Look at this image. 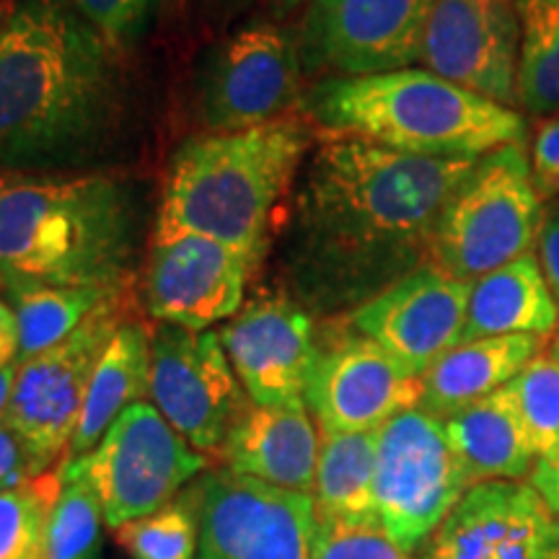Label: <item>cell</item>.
Here are the masks:
<instances>
[{
  "label": "cell",
  "mask_w": 559,
  "mask_h": 559,
  "mask_svg": "<svg viewBox=\"0 0 559 559\" xmlns=\"http://www.w3.org/2000/svg\"><path fill=\"white\" fill-rule=\"evenodd\" d=\"M192 495L200 521L198 559H311L317 531L311 495L228 469L202 474Z\"/></svg>",
  "instance_id": "obj_14"
},
{
  "label": "cell",
  "mask_w": 559,
  "mask_h": 559,
  "mask_svg": "<svg viewBox=\"0 0 559 559\" xmlns=\"http://www.w3.org/2000/svg\"><path fill=\"white\" fill-rule=\"evenodd\" d=\"M260 270L247 251L198 234L151 241L143 272V304L156 324L205 332L230 321L247 304V285Z\"/></svg>",
  "instance_id": "obj_15"
},
{
  "label": "cell",
  "mask_w": 559,
  "mask_h": 559,
  "mask_svg": "<svg viewBox=\"0 0 559 559\" xmlns=\"http://www.w3.org/2000/svg\"><path fill=\"white\" fill-rule=\"evenodd\" d=\"M469 487L443 419L415 407L381 425L373 513L404 551L415 555Z\"/></svg>",
  "instance_id": "obj_7"
},
{
  "label": "cell",
  "mask_w": 559,
  "mask_h": 559,
  "mask_svg": "<svg viewBox=\"0 0 559 559\" xmlns=\"http://www.w3.org/2000/svg\"><path fill=\"white\" fill-rule=\"evenodd\" d=\"M536 456L559 449V353L544 347L510 381Z\"/></svg>",
  "instance_id": "obj_31"
},
{
  "label": "cell",
  "mask_w": 559,
  "mask_h": 559,
  "mask_svg": "<svg viewBox=\"0 0 559 559\" xmlns=\"http://www.w3.org/2000/svg\"><path fill=\"white\" fill-rule=\"evenodd\" d=\"M528 169L539 200H559V111L536 117L528 140Z\"/></svg>",
  "instance_id": "obj_34"
},
{
  "label": "cell",
  "mask_w": 559,
  "mask_h": 559,
  "mask_svg": "<svg viewBox=\"0 0 559 559\" xmlns=\"http://www.w3.org/2000/svg\"><path fill=\"white\" fill-rule=\"evenodd\" d=\"M145 396H151V332L128 319L111 337L91 376L66 461L88 456L122 412L145 402Z\"/></svg>",
  "instance_id": "obj_24"
},
{
  "label": "cell",
  "mask_w": 559,
  "mask_h": 559,
  "mask_svg": "<svg viewBox=\"0 0 559 559\" xmlns=\"http://www.w3.org/2000/svg\"><path fill=\"white\" fill-rule=\"evenodd\" d=\"M544 202L528 169V140L481 156L440 210L432 262L474 283L536 249Z\"/></svg>",
  "instance_id": "obj_6"
},
{
  "label": "cell",
  "mask_w": 559,
  "mask_h": 559,
  "mask_svg": "<svg viewBox=\"0 0 559 559\" xmlns=\"http://www.w3.org/2000/svg\"><path fill=\"white\" fill-rule=\"evenodd\" d=\"M436 0H309L300 58L309 75L355 79L415 68Z\"/></svg>",
  "instance_id": "obj_12"
},
{
  "label": "cell",
  "mask_w": 559,
  "mask_h": 559,
  "mask_svg": "<svg viewBox=\"0 0 559 559\" xmlns=\"http://www.w3.org/2000/svg\"><path fill=\"white\" fill-rule=\"evenodd\" d=\"M298 34L277 21H249L221 39L198 73V115L207 132L280 120L304 96Z\"/></svg>",
  "instance_id": "obj_10"
},
{
  "label": "cell",
  "mask_w": 559,
  "mask_h": 559,
  "mask_svg": "<svg viewBox=\"0 0 559 559\" xmlns=\"http://www.w3.org/2000/svg\"><path fill=\"white\" fill-rule=\"evenodd\" d=\"M479 158H423L324 135L290 192L283 288L313 317L353 313L432 262L440 210Z\"/></svg>",
  "instance_id": "obj_1"
},
{
  "label": "cell",
  "mask_w": 559,
  "mask_h": 559,
  "mask_svg": "<svg viewBox=\"0 0 559 559\" xmlns=\"http://www.w3.org/2000/svg\"><path fill=\"white\" fill-rule=\"evenodd\" d=\"M521 21L519 107L528 117L559 111V0H515Z\"/></svg>",
  "instance_id": "obj_26"
},
{
  "label": "cell",
  "mask_w": 559,
  "mask_h": 559,
  "mask_svg": "<svg viewBox=\"0 0 559 559\" xmlns=\"http://www.w3.org/2000/svg\"><path fill=\"white\" fill-rule=\"evenodd\" d=\"M549 345H551V349H557V353H559V319H557V330H555V334H551Z\"/></svg>",
  "instance_id": "obj_42"
},
{
  "label": "cell",
  "mask_w": 559,
  "mask_h": 559,
  "mask_svg": "<svg viewBox=\"0 0 559 559\" xmlns=\"http://www.w3.org/2000/svg\"><path fill=\"white\" fill-rule=\"evenodd\" d=\"M169 0H70L75 11L115 47L128 52L145 39Z\"/></svg>",
  "instance_id": "obj_33"
},
{
  "label": "cell",
  "mask_w": 559,
  "mask_h": 559,
  "mask_svg": "<svg viewBox=\"0 0 559 559\" xmlns=\"http://www.w3.org/2000/svg\"><path fill=\"white\" fill-rule=\"evenodd\" d=\"M317 321L283 285L260 288L218 332L249 402H304L317 360Z\"/></svg>",
  "instance_id": "obj_17"
},
{
  "label": "cell",
  "mask_w": 559,
  "mask_h": 559,
  "mask_svg": "<svg viewBox=\"0 0 559 559\" xmlns=\"http://www.w3.org/2000/svg\"><path fill=\"white\" fill-rule=\"evenodd\" d=\"M549 342L534 334H508L459 342L423 373L419 409L449 419L469 404L508 386Z\"/></svg>",
  "instance_id": "obj_21"
},
{
  "label": "cell",
  "mask_w": 559,
  "mask_h": 559,
  "mask_svg": "<svg viewBox=\"0 0 559 559\" xmlns=\"http://www.w3.org/2000/svg\"><path fill=\"white\" fill-rule=\"evenodd\" d=\"M60 495V466L0 489V559H47V526Z\"/></svg>",
  "instance_id": "obj_29"
},
{
  "label": "cell",
  "mask_w": 559,
  "mask_h": 559,
  "mask_svg": "<svg viewBox=\"0 0 559 559\" xmlns=\"http://www.w3.org/2000/svg\"><path fill=\"white\" fill-rule=\"evenodd\" d=\"M104 510L79 461L60 464V495L47 526V559H94Z\"/></svg>",
  "instance_id": "obj_28"
},
{
  "label": "cell",
  "mask_w": 559,
  "mask_h": 559,
  "mask_svg": "<svg viewBox=\"0 0 559 559\" xmlns=\"http://www.w3.org/2000/svg\"><path fill=\"white\" fill-rule=\"evenodd\" d=\"M443 425L472 487L528 479L539 459L510 383L443 419Z\"/></svg>",
  "instance_id": "obj_22"
},
{
  "label": "cell",
  "mask_w": 559,
  "mask_h": 559,
  "mask_svg": "<svg viewBox=\"0 0 559 559\" xmlns=\"http://www.w3.org/2000/svg\"><path fill=\"white\" fill-rule=\"evenodd\" d=\"M151 400L194 451L221 453L249 407L218 332L156 324L151 332Z\"/></svg>",
  "instance_id": "obj_13"
},
{
  "label": "cell",
  "mask_w": 559,
  "mask_h": 559,
  "mask_svg": "<svg viewBox=\"0 0 559 559\" xmlns=\"http://www.w3.org/2000/svg\"><path fill=\"white\" fill-rule=\"evenodd\" d=\"M124 290V288H120ZM120 290L104 288H39L9 298L19 321V362L68 340L104 300Z\"/></svg>",
  "instance_id": "obj_27"
},
{
  "label": "cell",
  "mask_w": 559,
  "mask_h": 559,
  "mask_svg": "<svg viewBox=\"0 0 559 559\" xmlns=\"http://www.w3.org/2000/svg\"><path fill=\"white\" fill-rule=\"evenodd\" d=\"M376 449H379V430H319L317 485L311 495L317 515L373 513Z\"/></svg>",
  "instance_id": "obj_25"
},
{
  "label": "cell",
  "mask_w": 559,
  "mask_h": 559,
  "mask_svg": "<svg viewBox=\"0 0 559 559\" xmlns=\"http://www.w3.org/2000/svg\"><path fill=\"white\" fill-rule=\"evenodd\" d=\"M557 300L534 249L474 280L461 342L508 334H534L549 340L557 330Z\"/></svg>",
  "instance_id": "obj_23"
},
{
  "label": "cell",
  "mask_w": 559,
  "mask_h": 559,
  "mask_svg": "<svg viewBox=\"0 0 559 559\" xmlns=\"http://www.w3.org/2000/svg\"><path fill=\"white\" fill-rule=\"evenodd\" d=\"M298 111L321 135L360 138L423 158H481L528 138L521 109L425 68L321 79L304 91Z\"/></svg>",
  "instance_id": "obj_5"
},
{
  "label": "cell",
  "mask_w": 559,
  "mask_h": 559,
  "mask_svg": "<svg viewBox=\"0 0 559 559\" xmlns=\"http://www.w3.org/2000/svg\"><path fill=\"white\" fill-rule=\"evenodd\" d=\"M16 368L19 366L0 368V419H5V412H9V402H11V394H13V381H16Z\"/></svg>",
  "instance_id": "obj_39"
},
{
  "label": "cell",
  "mask_w": 559,
  "mask_h": 559,
  "mask_svg": "<svg viewBox=\"0 0 559 559\" xmlns=\"http://www.w3.org/2000/svg\"><path fill=\"white\" fill-rule=\"evenodd\" d=\"M115 47L70 0H11L0 19V171H83L120 135Z\"/></svg>",
  "instance_id": "obj_2"
},
{
  "label": "cell",
  "mask_w": 559,
  "mask_h": 559,
  "mask_svg": "<svg viewBox=\"0 0 559 559\" xmlns=\"http://www.w3.org/2000/svg\"><path fill=\"white\" fill-rule=\"evenodd\" d=\"M19 349L21 337L16 311H13V306H9L0 298V368L19 366Z\"/></svg>",
  "instance_id": "obj_38"
},
{
  "label": "cell",
  "mask_w": 559,
  "mask_h": 559,
  "mask_svg": "<svg viewBox=\"0 0 559 559\" xmlns=\"http://www.w3.org/2000/svg\"><path fill=\"white\" fill-rule=\"evenodd\" d=\"M132 559H198L200 521L192 489L169 506L115 531Z\"/></svg>",
  "instance_id": "obj_30"
},
{
  "label": "cell",
  "mask_w": 559,
  "mask_h": 559,
  "mask_svg": "<svg viewBox=\"0 0 559 559\" xmlns=\"http://www.w3.org/2000/svg\"><path fill=\"white\" fill-rule=\"evenodd\" d=\"M73 461L99 495L104 523L111 531L169 506L210 466L205 453L194 451L153 402L124 409L99 445Z\"/></svg>",
  "instance_id": "obj_8"
},
{
  "label": "cell",
  "mask_w": 559,
  "mask_h": 559,
  "mask_svg": "<svg viewBox=\"0 0 559 559\" xmlns=\"http://www.w3.org/2000/svg\"><path fill=\"white\" fill-rule=\"evenodd\" d=\"M270 3V11H272V19L280 21V19H288L296 13L300 5H306L309 0H267Z\"/></svg>",
  "instance_id": "obj_40"
},
{
  "label": "cell",
  "mask_w": 559,
  "mask_h": 559,
  "mask_svg": "<svg viewBox=\"0 0 559 559\" xmlns=\"http://www.w3.org/2000/svg\"><path fill=\"white\" fill-rule=\"evenodd\" d=\"M317 130L280 117L236 132H205L174 151L151 241L198 234L264 262L280 205L290 198Z\"/></svg>",
  "instance_id": "obj_4"
},
{
  "label": "cell",
  "mask_w": 559,
  "mask_h": 559,
  "mask_svg": "<svg viewBox=\"0 0 559 559\" xmlns=\"http://www.w3.org/2000/svg\"><path fill=\"white\" fill-rule=\"evenodd\" d=\"M39 474H45V469L26 449L24 440L5 419H0V489L24 485Z\"/></svg>",
  "instance_id": "obj_35"
},
{
  "label": "cell",
  "mask_w": 559,
  "mask_h": 559,
  "mask_svg": "<svg viewBox=\"0 0 559 559\" xmlns=\"http://www.w3.org/2000/svg\"><path fill=\"white\" fill-rule=\"evenodd\" d=\"M124 321L128 298L120 290L60 345L19 362L5 423L45 472L66 461L91 376Z\"/></svg>",
  "instance_id": "obj_9"
},
{
  "label": "cell",
  "mask_w": 559,
  "mask_h": 559,
  "mask_svg": "<svg viewBox=\"0 0 559 559\" xmlns=\"http://www.w3.org/2000/svg\"><path fill=\"white\" fill-rule=\"evenodd\" d=\"M143 200L104 171H0V293L120 290L135 272Z\"/></svg>",
  "instance_id": "obj_3"
},
{
  "label": "cell",
  "mask_w": 559,
  "mask_h": 559,
  "mask_svg": "<svg viewBox=\"0 0 559 559\" xmlns=\"http://www.w3.org/2000/svg\"><path fill=\"white\" fill-rule=\"evenodd\" d=\"M469 290L472 283L428 262L347 313V319L360 334L379 342L404 368L423 379L440 355L461 342Z\"/></svg>",
  "instance_id": "obj_19"
},
{
  "label": "cell",
  "mask_w": 559,
  "mask_h": 559,
  "mask_svg": "<svg viewBox=\"0 0 559 559\" xmlns=\"http://www.w3.org/2000/svg\"><path fill=\"white\" fill-rule=\"evenodd\" d=\"M526 481L542 495L551 513L559 515V449L536 459Z\"/></svg>",
  "instance_id": "obj_37"
},
{
  "label": "cell",
  "mask_w": 559,
  "mask_h": 559,
  "mask_svg": "<svg viewBox=\"0 0 559 559\" xmlns=\"http://www.w3.org/2000/svg\"><path fill=\"white\" fill-rule=\"evenodd\" d=\"M419 394V376L355 330L347 313L324 319V326L317 330V360L304 394L319 430H379L391 417L415 409Z\"/></svg>",
  "instance_id": "obj_11"
},
{
  "label": "cell",
  "mask_w": 559,
  "mask_h": 559,
  "mask_svg": "<svg viewBox=\"0 0 559 559\" xmlns=\"http://www.w3.org/2000/svg\"><path fill=\"white\" fill-rule=\"evenodd\" d=\"M415 559H559V515L528 481H481L466 489Z\"/></svg>",
  "instance_id": "obj_18"
},
{
  "label": "cell",
  "mask_w": 559,
  "mask_h": 559,
  "mask_svg": "<svg viewBox=\"0 0 559 559\" xmlns=\"http://www.w3.org/2000/svg\"><path fill=\"white\" fill-rule=\"evenodd\" d=\"M536 257H539L544 277H547L559 309V200L549 213H544L539 239H536Z\"/></svg>",
  "instance_id": "obj_36"
},
{
  "label": "cell",
  "mask_w": 559,
  "mask_h": 559,
  "mask_svg": "<svg viewBox=\"0 0 559 559\" xmlns=\"http://www.w3.org/2000/svg\"><path fill=\"white\" fill-rule=\"evenodd\" d=\"M218 456L223 469L262 485L313 495L319 425L306 402L254 404L241 412Z\"/></svg>",
  "instance_id": "obj_20"
},
{
  "label": "cell",
  "mask_w": 559,
  "mask_h": 559,
  "mask_svg": "<svg viewBox=\"0 0 559 559\" xmlns=\"http://www.w3.org/2000/svg\"><path fill=\"white\" fill-rule=\"evenodd\" d=\"M194 3L202 5V9H226L228 3H236V0H194Z\"/></svg>",
  "instance_id": "obj_41"
},
{
  "label": "cell",
  "mask_w": 559,
  "mask_h": 559,
  "mask_svg": "<svg viewBox=\"0 0 559 559\" xmlns=\"http://www.w3.org/2000/svg\"><path fill=\"white\" fill-rule=\"evenodd\" d=\"M419 66L440 79L519 107L521 21L515 0H436Z\"/></svg>",
  "instance_id": "obj_16"
},
{
  "label": "cell",
  "mask_w": 559,
  "mask_h": 559,
  "mask_svg": "<svg viewBox=\"0 0 559 559\" xmlns=\"http://www.w3.org/2000/svg\"><path fill=\"white\" fill-rule=\"evenodd\" d=\"M311 559H412L376 513L317 515Z\"/></svg>",
  "instance_id": "obj_32"
}]
</instances>
